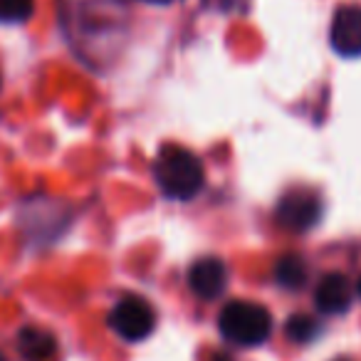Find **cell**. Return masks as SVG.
<instances>
[{"mask_svg": "<svg viewBox=\"0 0 361 361\" xmlns=\"http://www.w3.org/2000/svg\"><path fill=\"white\" fill-rule=\"evenodd\" d=\"M154 178L164 196L173 201H191L201 193L206 171L196 154L180 146H164L156 156Z\"/></svg>", "mask_w": 361, "mask_h": 361, "instance_id": "6da1fadb", "label": "cell"}, {"mask_svg": "<svg viewBox=\"0 0 361 361\" xmlns=\"http://www.w3.org/2000/svg\"><path fill=\"white\" fill-rule=\"evenodd\" d=\"M218 329L233 344L257 346L270 336L272 317L265 307L255 305V302H228L218 317Z\"/></svg>", "mask_w": 361, "mask_h": 361, "instance_id": "7a4b0ae2", "label": "cell"}, {"mask_svg": "<svg viewBox=\"0 0 361 361\" xmlns=\"http://www.w3.org/2000/svg\"><path fill=\"white\" fill-rule=\"evenodd\" d=\"M109 329L124 341H144L156 326V314L151 305L141 297H124L109 312Z\"/></svg>", "mask_w": 361, "mask_h": 361, "instance_id": "3957f363", "label": "cell"}, {"mask_svg": "<svg viewBox=\"0 0 361 361\" xmlns=\"http://www.w3.org/2000/svg\"><path fill=\"white\" fill-rule=\"evenodd\" d=\"M277 223L287 231L305 233L312 226H317L322 216V203L319 196L305 188H295V191L285 193L277 203Z\"/></svg>", "mask_w": 361, "mask_h": 361, "instance_id": "277c9868", "label": "cell"}, {"mask_svg": "<svg viewBox=\"0 0 361 361\" xmlns=\"http://www.w3.org/2000/svg\"><path fill=\"white\" fill-rule=\"evenodd\" d=\"M329 40L341 57H361V8L341 6L331 18Z\"/></svg>", "mask_w": 361, "mask_h": 361, "instance_id": "5b68a950", "label": "cell"}, {"mask_svg": "<svg viewBox=\"0 0 361 361\" xmlns=\"http://www.w3.org/2000/svg\"><path fill=\"white\" fill-rule=\"evenodd\" d=\"M228 282V270L218 257H198L188 270V287L198 300H216Z\"/></svg>", "mask_w": 361, "mask_h": 361, "instance_id": "8992f818", "label": "cell"}, {"mask_svg": "<svg viewBox=\"0 0 361 361\" xmlns=\"http://www.w3.org/2000/svg\"><path fill=\"white\" fill-rule=\"evenodd\" d=\"M314 305L324 314H341L351 305V285L346 275L341 272H329L319 280L314 292Z\"/></svg>", "mask_w": 361, "mask_h": 361, "instance_id": "52a82bcc", "label": "cell"}, {"mask_svg": "<svg viewBox=\"0 0 361 361\" xmlns=\"http://www.w3.org/2000/svg\"><path fill=\"white\" fill-rule=\"evenodd\" d=\"M18 351L25 361H50L57 351V339L47 329L25 326L18 331Z\"/></svg>", "mask_w": 361, "mask_h": 361, "instance_id": "ba28073f", "label": "cell"}, {"mask_svg": "<svg viewBox=\"0 0 361 361\" xmlns=\"http://www.w3.org/2000/svg\"><path fill=\"white\" fill-rule=\"evenodd\" d=\"M275 280L277 285L287 287V290H300L307 280V267H305V260L295 252L290 255H282L275 265Z\"/></svg>", "mask_w": 361, "mask_h": 361, "instance_id": "9c48e42d", "label": "cell"}, {"mask_svg": "<svg viewBox=\"0 0 361 361\" xmlns=\"http://www.w3.org/2000/svg\"><path fill=\"white\" fill-rule=\"evenodd\" d=\"M285 334H287V339L297 341V344H307V341H312L319 334V326H317V322L312 319V317L292 314L285 324Z\"/></svg>", "mask_w": 361, "mask_h": 361, "instance_id": "30bf717a", "label": "cell"}, {"mask_svg": "<svg viewBox=\"0 0 361 361\" xmlns=\"http://www.w3.org/2000/svg\"><path fill=\"white\" fill-rule=\"evenodd\" d=\"M35 13V0H0V23H25Z\"/></svg>", "mask_w": 361, "mask_h": 361, "instance_id": "8fae6325", "label": "cell"}, {"mask_svg": "<svg viewBox=\"0 0 361 361\" xmlns=\"http://www.w3.org/2000/svg\"><path fill=\"white\" fill-rule=\"evenodd\" d=\"M208 361H233V359L226 354V351H216V354H211V359Z\"/></svg>", "mask_w": 361, "mask_h": 361, "instance_id": "7c38bea8", "label": "cell"}, {"mask_svg": "<svg viewBox=\"0 0 361 361\" xmlns=\"http://www.w3.org/2000/svg\"><path fill=\"white\" fill-rule=\"evenodd\" d=\"M144 3H159V6H166V3H171V0H144Z\"/></svg>", "mask_w": 361, "mask_h": 361, "instance_id": "4fadbf2b", "label": "cell"}, {"mask_svg": "<svg viewBox=\"0 0 361 361\" xmlns=\"http://www.w3.org/2000/svg\"><path fill=\"white\" fill-rule=\"evenodd\" d=\"M0 361H6V354H3V351H0Z\"/></svg>", "mask_w": 361, "mask_h": 361, "instance_id": "5bb4252c", "label": "cell"}, {"mask_svg": "<svg viewBox=\"0 0 361 361\" xmlns=\"http://www.w3.org/2000/svg\"><path fill=\"white\" fill-rule=\"evenodd\" d=\"M359 295H361V280H359Z\"/></svg>", "mask_w": 361, "mask_h": 361, "instance_id": "9a60e30c", "label": "cell"}]
</instances>
